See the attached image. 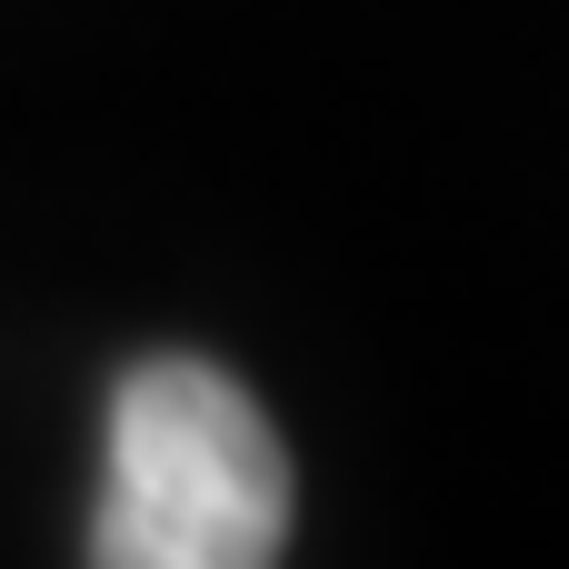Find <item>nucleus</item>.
I'll return each instance as SVG.
<instances>
[{
    "label": "nucleus",
    "mask_w": 569,
    "mask_h": 569,
    "mask_svg": "<svg viewBox=\"0 0 569 569\" xmlns=\"http://www.w3.org/2000/svg\"><path fill=\"white\" fill-rule=\"evenodd\" d=\"M290 540V460L210 360H140L110 400L100 569H260Z\"/></svg>",
    "instance_id": "obj_1"
}]
</instances>
